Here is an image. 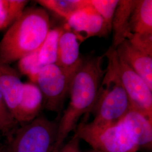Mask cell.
I'll use <instances>...</instances> for the list:
<instances>
[{
    "instance_id": "obj_20",
    "label": "cell",
    "mask_w": 152,
    "mask_h": 152,
    "mask_svg": "<svg viewBox=\"0 0 152 152\" xmlns=\"http://www.w3.org/2000/svg\"><path fill=\"white\" fill-rule=\"evenodd\" d=\"M93 9L103 19L112 31V24L119 0H89Z\"/></svg>"
},
{
    "instance_id": "obj_16",
    "label": "cell",
    "mask_w": 152,
    "mask_h": 152,
    "mask_svg": "<svg viewBox=\"0 0 152 152\" xmlns=\"http://www.w3.org/2000/svg\"><path fill=\"white\" fill-rule=\"evenodd\" d=\"M64 29L61 28L50 29L43 44L38 49L39 60L43 66L56 64L58 41Z\"/></svg>"
},
{
    "instance_id": "obj_4",
    "label": "cell",
    "mask_w": 152,
    "mask_h": 152,
    "mask_svg": "<svg viewBox=\"0 0 152 152\" xmlns=\"http://www.w3.org/2000/svg\"><path fill=\"white\" fill-rule=\"evenodd\" d=\"M74 131L97 152H137L139 149L120 121L106 125L82 121Z\"/></svg>"
},
{
    "instance_id": "obj_25",
    "label": "cell",
    "mask_w": 152,
    "mask_h": 152,
    "mask_svg": "<svg viewBox=\"0 0 152 152\" xmlns=\"http://www.w3.org/2000/svg\"><path fill=\"white\" fill-rule=\"evenodd\" d=\"M0 152H10V151H9V148H7V149H4V150H2V151H1Z\"/></svg>"
},
{
    "instance_id": "obj_11",
    "label": "cell",
    "mask_w": 152,
    "mask_h": 152,
    "mask_svg": "<svg viewBox=\"0 0 152 152\" xmlns=\"http://www.w3.org/2000/svg\"><path fill=\"white\" fill-rule=\"evenodd\" d=\"M120 121L137 147L148 149L152 148V120L131 108Z\"/></svg>"
},
{
    "instance_id": "obj_3",
    "label": "cell",
    "mask_w": 152,
    "mask_h": 152,
    "mask_svg": "<svg viewBox=\"0 0 152 152\" xmlns=\"http://www.w3.org/2000/svg\"><path fill=\"white\" fill-rule=\"evenodd\" d=\"M108 59L106 72L101 82L95 103L92 110L91 124L110 125L117 123L131 108L130 100L125 91L115 64L116 51L109 49L104 55Z\"/></svg>"
},
{
    "instance_id": "obj_1",
    "label": "cell",
    "mask_w": 152,
    "mask_h": 152,
    "mask_svg": "<svg viewBox=\"0 0 152 152\" xmlns=\"http://www.w3.org/2000/svg\"><path fill=\"white\" fill-rule=\"evenodd\" d=\"M104 55L82 60L71 79L67 108L58 123L54 151L57 152L72 131L75 130L84 114L90 112L95 103L101 82L106 72L102 63Z\"/></svg>"
},
{
    "instance_id": "obj_12",
    "label": "cell",
    "mask_w": 152,
    "mask_h": 152,
    "mask_svg": "<svg viewBox=\"0 0 152 152\" xmlns=\"http://www.w3.org/2000/svg\"><path fill=\"white\" fill-rule=\"evenodd\" d=\"M115 50L120 58L140 76L152 90V56L136 49L127 39Z\"/></svg>"
},
{
    "instance_id": "obj_15",
    "label": "cell",
    "mask_w": 152,
    "mask_h": 152,
    "mask_svg": "<svg viewBox=\"0 0 152 152\" xmlns=\"http://www.w3.org/2000/svg\"><path fill=\"white\" fill-rule=\"evenodd\" d=\"M131 33L152 34V1L137 0L130 20Z\"/></svg>"
},
{
    "instance_id": "obj_5",
    "label": "cell",
    "mask_w": 152,
    "mask_h": 152,
    "mask_svg": "<svg viewBox=\"0 0 152 152\" xmlns=\"http://www.w3.org/2000/svg\"><path fill=\"white\" fill-rule=\"evenodd\" d=\"M58 123L38 116L16 130L11 140L10 152H53Z\"/></svg>"
},
{
    "instance_id": "obj_17",
    "label": "cell",
    "mask_w": 152,
    "mask_h": 152,
    "mask_svg": "<svg viewBox=\"0 0 152 152\" xmlns=\"http://www.w3.org/2000/svg\"><path fill=\"white\" fill-rule=\"evenodd\" d=\"M36 2L66 20L75 12L88 5L89 0H39Z\"/></svg>"
},
{
    "instance_id": "obj_6",
    "label": "cell",
    "mask_w": 152,
    "mask_h": 152,
    "mask_svg": "<svg viewBox=\"0 0 152 152\" xmlns=\"http://www.w3.org/2000/svg\"><path fill=\"white\" fill-rule=\"evenodd\" d=\"M72 77L56 64L43 66L37 77L35 83L43 95L44 108L56 113L59 117L69 94Z\"/></svg>"
},
{
    "instance_id": "obj_14",
    "label": "cell",
    "mask_w": 152,
    "mask_h": 152,
    "mask_svg": "<svg viewBox=\"0 0 152 152\" xmlns=\"http://www.w3.org/2000/svg\"><path fill=\"white\" fill-rule=\"evenodd\" d=\"M137 2V0H119L112 21L113 41L109 49L115 50L131 33L130 20Z\"/></svg>"
},
{
    "instance_id": "obj_26",
    "label": "cell",
    "mask_w": 152,
    "mask_h": 152,
    "mask_svg": "<svg viewBox=\"0 0 152 152\" xmlns=\"http://www.w3.org/2000/svg\"><path fill=\"white\" fill-rule=\"evenodd\" d=\"M97 152V151H94V150H92V151H90V152Z\"/></svg>"
},
{
    "instance_id": "obj_22",
    "label": "cell",
    "mask_w": 152,
    "mask_h": 152,
    "mask_svg": "<svg viewBox=\"0 0 152 152\" xmlns=\"http://www.w3.org/2000/svg\"><path fill=\"white\" fill-rule=\"evenodd\" d=\"M28 2L26 0H8V11L11 25L21 16Z\"/></svg>"
},
{
    "instance_id": "obj_7",
    "label": "cell",
    "mask_w": 152,
    "mask_h": 152,
    "mask_svg": "<svg viewBox=\"0 0 152 152\" xmlns=\"http://www.w3.org/2000/svg\"><path fill=\"white\" fill-rule=\"evenodd\" d=\"M116 51V50H115ZM115 64L120 81L130 100L131 108L152 120V90L140 76L116 53Z\"/></svg>"
},
{
    "instance_id": "obj_2",
    "label": "cell",
    "mask_w": 152,
    "mask_h": 152,
    "mask_svg": "<svg viewBox=\"0 0 152 152\" xmlns=\"http://www.w3.org/2000/svg\"><path fill=\"white\" fill-rule=\"evenodd\" d=\"M49 14L42 7L25 10L0 41V63L9 65L39 48L49 31Z\"/></svg>"
},
{
    "instance_id": "obj_21",
    "label": "cell",
    "mask_w": 152,
    "mask_h": 152,
    "mask_svg": "<svg viewBox=\"0 0 152 152\" xmlns=\"http://www.w3.org/2000/svg\"><path fill=\"white\" fill-rule=\"evenodd\" d=\"M126 39L136 49L152 56V34L131 33Z\"/></svg>"
},
{
    "instance_id": "obj_24",
    "label": "cell",
    "mask_w": 152,
    "mask_h": 152,
    "mask_svg": "<svg viewBox=\"0 0 152 152\" xmlns=\"http://www.w3.org/2000/svg\"><path fill=\"white\" fill-rule=\"evenodd\" d=\"M80 139L75 133L71 139L64 144L57 152H81L80 148Z\"/></svg>"
},
{
    "instance_id": "obj_10",
    "label": "cell",
    "mask_w": 152,
    "mask_h": 152,
    "mask_svg": "<svg viewBox=\"0 0 152 152\" xmlns=\"http://www.w3.org/2000/svg\"><path fill=\"white\" fill-rule=\"evenodd\" d=\"M23 91V83L18 72L9 65L0 63V93L14 118Z\"/></svg>"
},
{
    "instance_id": "obj_9",
    "label": "cell",
    "mask_w": 152,
    "mask_h": 152,
    "mask_svg": "<svg viewBox=\"0 0 152 152\" xmlns=\"http://www.w3.org/2000/svg\"><path fill=\"white\" fill-rule=\"evenodd\" d=\"M80 38L71 31L64 30L58 41L56 64L73 76L82 62L80 57Z\"/></svg>"
},
{
    "instance_id": "obj_13",
    "label": "cell",
    "mask_w": 152,
    "mask_h": 152,
    "mask_svg": "<svg viewBox=\"0 0 152 152\" xmlns=\"http://www.w3.org/2000/svg\"><path fill=\"white\" fill-rule=\"evenodd\" d=\"M44 107V98L38 86L32 82L23 83L22 100L15 119L18 124H26L37 118Z\"/></svg>"
},
{
    "instance_id": "obj_19",
    "label": "cell",
    "mask_w": 152,
    "mask_h": 152,
    "mask_svg": "<svg viewBox=\"0 0 152 152\" xmlns=\"http://www.w3.org/2000/svg\"><path fill=\"white\" fill-rule=\"evenodd\" d=\"M18 124L0 93V131L9 141H11L18 129Z\"/></svg>"
},
{
    "instance_id": "obj_23",
    "label": "cell",
    "mask_w": 152,
    "mask_h": 152,
    "mask_svg": "<svg viewBox=\"0 0 152 152\" xmlns=\"http://www.w3.org/2000/svg\"><path fill=\"white\" fill-rule=\"evenodd\" d=\"M11 26L8 11V0H0V31Z\"/></svg>"
},
{
    "instance_id": "obj_18",
    "label": "cell",
    "mask_w": 152,
    "mask_h": 152,
    "mask_svg": "<svg viewBox=\"0 0 152 152\" xmlns=\"http://www.w3.org/2000/svg\"><path fill=\"white\" fill-rule=\"evenodd\" d=\"M42 67L38 58V49L19 60L18 68L20 73L27 76L31 82L34 83L38 73Z\"/></svg>"
},
{
    "instance_id": "obj_8",
    "label": "cell",
    "mask_w": 152,
    "mask_h": 152,
    "mask_svg": "<svg viewBox=\"0 0 152 152\" xmlns=\"http://www.w3.org/2000/svg\"><path fill=\"white\" fill-rule=\"evenodd\" d=\"M65 20L81 42L90 37H104L111 32L103 19L90 5V1Z\"/></svg>"
}]
</instances>
